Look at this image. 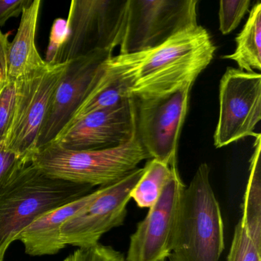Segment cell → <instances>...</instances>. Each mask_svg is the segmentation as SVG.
Instances as JSON below:
<instances>
[{"mask_svg": "<svg viewBox=\"0 0 261 261\" xmlns=\"http://www.w3.org/2000/svg\"><path fill=\"white\" fill-rule=\"evenodd\" d=\"M215 51L212 36L198 24L153 49L129 54L131 97L139 100L160 98L193 86L213 60Z\"/></svg>", "mask_w": 261, "mask_h": 261, "instance_id": "1", "label": "cell"}, {"mask_svg": "<svg viewBox=\"0 0 261 261\" xmlns=\"http://www.w3.org/2000/svg\"><path fill=\"white\" fill-rule=\"evenodd\" d=\"M92 189L50 176L32 163L16 169L0 186V261L33 221L88 195Z\"/></svg>", "mask_w": 261, "mask_h": 261, "instance_id": "2", "label": "cell"}, {"mask_svg": "<svg viewBox=\"0 0 261 261\" xmlns=\"http://www.w3.org/2000/svg\"><path fill=\"white\" fill-rule=\"evenodd\" d=\"M224 227L210 181V167L201 163L183 192L176 234L169 261H219Z\"/></svg>", "mask_w": 261, "mask_h": 261, "instance_id": "3", "label": "cell"}, {"mask_svg": "<svg viewBox=\"0 0 261 261\" xmlns=\"http://www.w3.org/2000/svg\"><path fill=\"white\" fill-rule=\"evenodd\" d=\"M150 160L137 133L128 143L98 150H69L51 143L38 149L31 163L50 176L77 184L109 186Z\"/></svg>", "mask_w": 261, "mask_h": 261, "instance_id": "4", "label": "cell"}, {"mask_svg": "<svg viewBox=\"0 0 261 261\" xmlns=\"http://www.w3.org/2000/svg\"><path fill=\"white\" fill-rule=\"evenodd\" d=\"M127 0H73L65 34L49 62L65 63L97 51L120 46Z\"/></svg>", "mask_w": 261, "mask_h": 261, "instance_id": "5", "label": "cell"}, {"mask_svg": "<svg viewBox=\"0 0 261 261\" xmlns=\"http://www.w3.org/2000/svg\"><path fill=\"white\" fill-rule=\"evenodd\" d=\"M68 62L46 65L16 82L14 114L4 144L9 150L31 163L53 94Z\"/></svg>", "mask_w": 261, "mask_h": 261, "instance_id": "6", "label": "cell"}, {"mask_svg": "<svg viewBox=\"0 0 261 261\" xmlns=\"http://www.w3.org/2000/svg\"><path fill=\"white\" fill-rule=\"evenodd\" d=\"M197 0H127L120 54L143 53L198 25Z\"/></svg>", "mask_w": 261, "mask_h": 261, "instance_id": "7", "label": "cell"}, {"mask_svg": "<svg viewBox=\"0 0 261 261\" xmlns=\"http://www.w3.org/2000/svg\"><path fill=\"white\" fill-rule=\"evenodd\" d=\"M219 105L215 147L256 137L254 129L261 120L260 74L227 68L220 82Z\"/></svg>", "mask_w": 261, "mask_h": 261, "instance_id": "8", "label": "cell"}, {"mask_svg": "<svg viewBox=\"0 0 261 261\" xmlns=\"http://www.w3.org/2000/svg\"><path fill=\"white\" fill-rule=\"evenodd\" d=\"M143 170V168H137L119 181L102 186L97 198L64 224L61 232L64 244L79 248L94 247L100 244L105 233L122 225L131 192Z\"/></svg>", "mask_w": 261, "mask_h": 261, "instance_id": "9", "label": "cell"}, {"mask_svg": "<svg viewBox=\"0 0 261 261\" xmlns=\"http://www.w3.org/2000/svg\"><path fill=\"white\" fill-rule=\"evenodd\" d=\"M192 87L160 98L136 99L137 135L150 159L177 166L178 138L189 109Z\"/></svg>", "mask_w": 261, "mask_h": 261, "instance_id": "10", "label": "cell"}, {"mask_svg": "<svg viewBox=\"0 0 261 261\" xmlns=\"http://www.w3.org/2000/svg\"><path fill=\"white\" fill-rule=\"evenodd\" d=\"M186 186L178 168L158 201L149 207L129 240L126 261H166L173 249L181 198Z\"/></svg>", "mask_w": 261, "mask_h": 261, "instance_id": "11", "label": "cell"}, {"mask_svg": "<svg viewBox=\"0 0 261 261\" xmlns=\"http://www.w3.org/2000/svg\"><path fill=\"white\" fill-rule=\"evenodd\" d=\"M137 133V100L91 113L68 125L51 143L69 150H98L128 143Z\"/></svg>", "mask_w": 261, "mask_h": 261, "instance_id": "12", "label": "cell"}, {"mask_svg": "<svg viewBox=\"0 0 261 261\" xmlns=\"http://www.w3.org/2000/svg\"><path fill=\"white\" fill-rule=\"evenodd\" d=\"M113 51H94L68 62L51 98L36 151L51 143L65 129L89 93L103 63L112 57Z\"/></svg>", "mask_w": 261, "mask_h": 261, "instance_id": "13", "label": "cell"}, {"mask_svg": "<svg viewBox=\"0 0 261 261\" xmlns=\"http://www.w3.org/2000/svg\"><path fill=\"white\" fill-rule=\"evenodd\" d=\"M101 187L94 192L58 207L38 218L27 226L17 238L23 244L25 252L32 256L54 255L66 245L62 241L64 224L79 211L89 204L100 193Z\"/></svg>", "mask_w": 261, "mask_h": 261, "instance_id": "14", "label": "cell"}, {"mask_svg": "<svg viewBox=\"0 0 261 261\" xmlns=\"http://www.w3.org/2000/svg\"><path fill=\"white\" fill-rule=\"evenodd\" d=\"M132 85L129 55L113 56L103 63L89 93L67 126L91 113L130 98Z\"/></svg>", "mask_w": 261, "mask_h": 261, "instance_id": "15", "label": "cell"}, {"mask_svg": "<svg viewBox=\"0 0 261 261\" xmlns=\"http://www.w3.org/2000/svg\"><path fill=\"white\" fill-rule=\"evenodd\" d=\"M41 4L40 0H34L21 15L17 33L13 42H10L8 74L10 80L16 81L46 65L36 45Z\"/></svg>", "mask_w": 261, "mask_h": 261, "instance_id": "16", "label": "cell"}, {"mask_svg": "<svg viewBox=\"0 0 261 261\" xmlns=\"http://www.w3.org/2000/svg\"><path fill=\"white\" fill-rule=\"evenodd\" d=\"M226 261H261V200L244 198Z\"/></svg>", "mask_w": 261, "mask_h": 261, "instance_id": "17", "label": "cell"}, {"mask_svg": "<svg viewBox=\"0 0 261 261\" xmlns=\"http://www.w3.org/2000/svg\"><path fill=\"white\" fill-rule=\"evenodd\" d=\"M236 48L223 59L234 61L238 69L247 72L261 71V3L257 2L250 11L244 29L237 36Z\"/></svg>", "mask_w": 261, "mask_h": 261, "instance_id": "18", "label": "cell"}, {"mask_svg": "<svg viewBox=\"0 0 261 261\" xmlns=\"http://www.w3.org/2000/svg\"><path fill=\"white\" fill-rule=\"evenodd\" d=\"M177 166H170L150 159L143 167V173L130 194L139 207H150L158 201Z\"/></svg>", "mask_w": 261, "mask_h": 261, "instance_id": "19", "label": "cell"}, {"mask_svg": "<svg viewBox=\"0 0 261 261\" xmlns=\"http://www.w3.org/2000/svg\"><path fill=\"white\" fill-rule=\"evenodd\" d=\"M250 0H221L219 3V30L221 34L231 33L250 10Z\"/></svg>", "mask_w": 261, "mask_h": 261, "instance_id": "20", "label": "cell"}, {"mask_svg": "<svg viewBox=\"0 0 261 261\" xmlns=\"http://www.w3.org/2000/svg\"><path fill=\"white\" fill-rule=\"evenodd\" d=\"M16 103V82L0 84V140H5L10 129Z\"/></svg>", "mask_w": 261, "mask_h": 261, "instance_id": "21", "label": "cell"}, {"mask_svg": "<svg viewBox=\"0 0 261 261\" xmlns=\"http://www.w3.org/2000/svg\"><path fill=\"white\" fill-rule=\"evenodd\" d=\"M71 255L73 261H126L120 252L102 244L77 249Z\"/></svg>", "mask_w": 261, "mask_h": 261, "instance_id": "22", "label": "cell"}, {"mask_svg": "<svg viewBox=\"0 0 261 261\" xmlns=\"http://www.w3.org/2000/svg\"><path fill=\"white\" fill-rule=\"evenodd\" d=\"M28 163H30L9 150L4 144V140H0V186L16 169Z\"/></svg>", "mask_w": 261, "mask_h": 261, "instance_id": "23", "label": "cell"}, {"mask_svg": "<svg viewBox=\"0 0 261 261\" xmlns=\"http://www.w3.org/2000/svg\"><path fill=\"white\" fill-rule=\"evenodd\" d=\"M32 3V0H0V28L4 27L11 18L21 16Z\"/></svg>", "mask_w": 261, "mask_h": 261, "instance_id": "24", "label": "cell"}, {"mask_svg": "<svg viewBox=\"0 0 261 261\" xmlns=\"http://www.w3.org/2000/svg\"><path fill=\"white\" fill-rule=\"evenodd\" d=\"M65 24H66V21L62 19H57L55 21L51 37H50L49 45L47 51L46 59L45 60L47 63L51 62L59 45L63 42L65 34Z\"/></svg>", "mask_w": 261, "mask_h": 261, "instance_id": "25", "label": "cell"}, {"mask_svg": "<svg viewBox=\"0 0 261 261\" xmlns=\"http://www.w3.org/2000/svg\"><path fill=\"white\" fill-rule=\"evenodd\" d=\"M10 45L9 34L0 31V84L8 80Z\"/></svg>", "mask_w": 261, "mask_h": 261, "instance_id": "26", "label": "cell"}, {"mask_svg": "<svg viewBox=\"0 0 261 261\" xmlns=\"http://www.w3.org/2000/svg\"><path fill=\"white\" fill-rule=\"evenodd\" d=\"M63 261H73L72 255H69V256H68V257L65 258Z\"/></svg>", "mask_w": 261, "mask_h": 261, "instance_id": "27", "label": "cell"}]
</instances>
